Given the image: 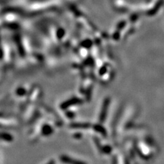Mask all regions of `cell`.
Masks as SVG:
<instances>
[{"label":"cell","instance_id":"obj_1","mask_svg":"<svg viewBox=\"0 0 164 164\" xmlns=\"http://www.w3.org/2000/svg\"><path fill=\"white\" fill-rule=\"evenodd\" d=\"M62 161L64 162L65 163H71V164H85L83 162H77V161H73L71 160V159H62Z\"/></svg>","mask_w":164,"mask_h":164}]
</instances>
